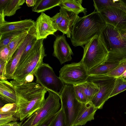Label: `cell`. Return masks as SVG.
I'll return each instance as SVG.
<instances>
[{
	"label": "cell",
	"mask_w": 126,
	"mask_h": 126,
	"mask_svg": "<svg viewBox=\"0 0 126 126\" xmlns=\"http://www.w3.org/2000/svg\"><path fill=\"white\" fill-rule=\"evenodd\" d=\"M10 82L15 90L17 109L20 121L28 118L42 106L47 91L36 82Z\"/></svg>",
	"instance_id": "obj_1"
},
{
	"label": "cell",
	"mask_w": 126,
	"mask_h": 126,
	"mask_svg": "<svg viewBox=\"0 0 126 126\" xmlns=\"http://www.w3.org/2000/svg\"><path fill=\"white\" fill-rule=\"evenodd\" d=\"M106 25L99 12L78 18L73 26L71 40L75 47H84L95 36H99Z\"/></svg>",
	"instance_id": "obj_2"
},
{
	"label": "cell",
	"mask_w": 126,
	"mask_h": 126,
	"mask_svg": "<svg viewBox=\"0 0 126 126\" xmlns=\"http://www.w3.org/2000/svg\"><path fill=\"white\" fill-rule=\"evenodd\" d=\"M101 35L108 52L105 62L121 63L126 61V39L114 27L107 24Z\"/></svg>",
	"instance_id": "obj_3"
},
{
	"label": "cell",
	"mask_w": 126,
	"mask_h": 126,
	"mask_svg": "<svg viewBox=\"0 0 126 126\" xmlns=\"http://www.w3.org/2000/svg\"><path fill=\"white\" fill-rule=\"evenodd\" d=\"M43 40H37L24 61L17 66L12 77L13 80L24 82L28 75L34 76L43 63L44 58L47 55L43 45Z\"/></svg>",
	"instance_id": "obj_4"
},
{
	"label": "cell",
	"mask_w": 126,
	"mask_h": 126,
	"mask_svg": "<svg viewBox=\"0 0 126 126\" xmlns=\"http://www.w3.org/2000/svg\"><path fill=\"white\" fill-rule=\"evenodd\" d=\"M81 61L88 71L105 62L108 52L101 35L93 37L83 47Z\"/></svg>",
	"instance_id": "obj_5"
},
{
	"label": "cell",
	"mask_w": 126,
	"mask_h": 126,
	"mask_svg": "<svg viewBox=\"0 0 126 126\" xmlns=\"http://www.w3.org/2000/svg\"><path fill=\"white\" fill-rule=\"evenodd\" d=\"M60 97L67 126H73L83 105L76 98L74 85L65 84Z\"/></svg>",
	"instance_id": "obj_6"
},
{
	"label": "cell",
	"mask_w": 126,
	"mask_h": 126,
	"mask_svg": "<svg viewBox=\"0 0 126 126\" xmlns=\"http://www.w3.org/2000/svg\"><path fill=\"white\" fill-rule=\"evenodd\" d=\"M34 76L36 83L60 96L65 84L55 75L53 68L48 64L43 63L38 69Z\"/></svg>",
	"instance_id": "obj_7"
},
{
	"label": "cell",
	"mask_w": 126,
	"mask_h": 126,
	"mask_svg": "<svg viewBox=\"0 0 126 126\" xmlns=\"http://www.w3.org/2000/svg\"><path fill=\"white\" fill-rule=\"evenodd\" d=\"M48 95L42 106L35 111L21 126H35L45 118L55 114L60 109V96L56 94L48 91Z\"/></svg>",
	"instance_id": "obj_8"
},
{
	"label": "cell",
	"mask_w": 126,
	"mask_h": 126,
	"mask_svg": "<svg viewBox=\"0 0 126 126\" xmlns=\"http://www.w3.org/2000/svg\"><path fill=\"white\" fill-rule=\"evenodd\" d=\"M116 78L107 75L102 76H89L87 81L96 85L99 90L91 102L98 109H102L105 102L109 98L114 87Z\"/></svg>",
	"instance_id": "obj_9"
},
{
	"label": "cell",
	"mask_w": 126,
	"mask_h": 126,
	"mask_svg": "<svg viewBox=\"0 0 126 126\" xmlns=\"http://www.w3.org/2000/svg\"><path fill=\"white\" fill-rule=\"evenodd\" d=\"M88 71L80 61L64 65L60 69L59 77L65 84L79 85L87 81Z\"/></svg>",
	"instance_id": "obj_10"
},
{
	"label": "cell",
	"mask_w": 126,
	"mask_h": 126,
	"mask_svg": "<svg viewBox=\"0 0 126 126\" xmlns=\"http://www.w3.org/2000/svg\"><path fill=\"white\" fill-rule=\"evenodd\" d=\"M59 11V13L51 17L53 25L57 30L71 38L73 26L79 16L61 7Z\"/></svg>",
	"instance_id": "obj_11"
},
{
	"label": "cell",
	"mask_w": 126,
	"mask_h": 126,
	"mask_svg": "<svg viewBox=\"0 0 126 126\" xmlns=\"http://www.w3.org/2000/svg\"><path fill=\"white\" fill-rule=\"evenodd\" d=\"M107 24L119 31L126 28V12L119 9L111 7L101 9L99 12Z\"/></svg>",
	"instance_id": "obj_12"
},
{
	"label": "cell",
	"mask_w": 126,
	"mask_h": 126,
	"mask_svg": "<svg viewBox=\"0 0 126 126\" xmlns=\"http://www.w3.org/2000/svg\"><path fill=\"white\" fill-rule=\"evenodd\" d=\"M36 36L35 25L30 28L23 42L7 63L6 66L7 79L12 77L20 61L23 52L31 41Z\"/></svg>",
	"instance_id": "obj_13"
},
{
	"label": "cell",
	"mask_w": 126,
	"mask_h": 126,
	"mask_svg": "<svg viewBox=\"0 0 126 126\" xmlns=\"http://www.w3.org/2000/svg\"><path fill=\"white\" fill-rule=\"evenodd\" d=\"M53 49V55L58 60L61 64L72 60L71 55L73 54L64 35L56 36Z\"/></svg>",
	"instance_id": "obj_14"
},
{
	"label": "cell",
	"mask_w": 126,
	"mask_h": 126,
	"mask_svg": "<svg viewBox=\"0 0 126 126\" xmlns=\"http://www.w3.org/2000/svg\"><path fill=\"white\" fill-rule=\"evenodd\" d=\"M36 37L37 40L44 39L50 35H54L57 31L51 17L44 12L41 13L35 22Z\"/></svg>",
	"instance_id": "obj_15"
},
{
	"label": "cell",
	"mask_w": 126,
	"mask_h": 126,
	"mask_svg": "<svg viewBox=\"0 0 126 126\" xmlns=\"http://www.w3.org/2000/svg\"><path fill=\"white\" fill-rule=\"evenodd\" d=\"M98 109L91 102L83 103L82 107L74 123L73 126L84 125L88 122L94 120V114Z\"/></svg>",
	"instance_id": "obj_16"
},
{
	"label": "cell",
	"mask_w": 126,
	"mask_h": 126,
	"mask_svg": "<svg viewBox=\"0 0 126 126\" xmlns=\"http://www.w3.org/2000/svg\"><path fill=\"white\" fill-rule=\"evenodd\" d=\"M35 24V22L31 19L12 22L6 21L0 25V33L13 31L29 30Z\"/></svg>",
	"instance_id": "obj_17"
},
{
	"label": "cell",
	"mask_w": 126,
	"mask_h": 126,
	"mask_svg": "<svg viewBox=\"0 0 126 126\" xmlns=\"http://www.w3.org/2000/svg\"><path fill=\"white\" fill-rule=\"evenodd\" d=\"M0 97L8 103H15L16 92L12 84L7 80L0 79Z\"/></svg>",
	"instance_id": "obj_18"
},
{
	"label": "cell",
	"mask_w": 126,
	"mask_h": 126,
	"mask_svg": "<svg viewBox=\"0 0 126 126\" xmlns=\"http://www.w3.org/2000/svg\"><path fill=\"white\" fill-rule=\"evenodd\" d=\"M120 63L105 62L88 71L89 76L107 75L117 66Z\"/></svg>",
	"instance_id": "obj_19"
},
{
	"label": "cell",
	"mask_w": 126,
	"mask_h": 126,
	"mask_svg": "<svg viewBox=\"0 0 126 126\" xmlns=\"http://www.w3.org/2000/svg\"><path fill=\"white\" fill-rule=\"evenodd\" d=\"M82 2L81 0H62L59 6L77 15H78L80 13H82L84 15H86V9L82 6Z\"/></svg>",
	"instance_id": "obj_20"
},
{
	"label": "cell",
	"mask_w": 126,
	"mask_h": 126,
	"mask_svg": "<svg viewBox=\"0 0 126 126\" xmlns=\"http://www.w3.org/2000/svg\"><path fill=\"white\" fill-rule=\"evenodd\" d=\"M96 11L99 12L102 9L109 7L121 9L126 12V6L122 0H94Z\"/></svg>",
	"instance_id": "obj_21"
},
{
	"label": "cell",
	"mask_w": 126,
	"mask_h": 126,
	"mask_svg": "<svg viewBox=\"0 0 126 126\" xmlns=\"http://www.w3.org/2000/svg\"><path fill=\"white\" fill-rule=\"evenodd\" d=\"M62 0H37L35 5L32 7L34 12L43 13L55 6H59Z\"/></svg>",
	"instance_id": "obj_22"
},
{
	"label": "cell",
	"mask_w": 126,
	"mask_h": 126,
	"mask_svg": "<svg viewBox=\"0 0 126 126\" xmlns=\"http://www.w3.org/2000/svg\"><path fill=\"white\" fill-rule=\"evenodd\" d=\"M79 85L82 88L88 102H91L99 90V87L96 85L87 81Z\"/></svg>",
	"instance_id": "obj_23"
},
{
	"label": "cell",
	"mask_w": 126,
	"mask_h": 126,
	"mask_svg": "<svg viewBox=\"0 0 126 126\" xmlns=\"http://www.w3.org/2000/svg\"><path fill=\"white\" fill-rule=\"evenodd\" d=\"M29 30L17 36L9 44V53L7 63L10 59L14 53L23 42Z\"/></svg>",
	"instance_id": "obj_24"
},
{
	"label": "cell",
	"mask_w": 126,
	"mask_h": 126,
	"mask_svg": "<svg viewBox=\"0 0 126 126\" xmlns=\"http://www.w3.org/2000/svg\"><path fill=\"white\" fill-rule=\"evenodd\" d=\"M25 0H10L4 10L5 16H10L14 15L17 10L20 9L25 2Z\"/></svg>",
	"instance_id": "obj_25"
},
{
	"label": "cell",
	"mask_w": 126,
	"mask_h": 126,
	"mask_svg": "<svg viewBox=\"0 0 126 126\" xmlns=\"http://www.w3.org/2000/svg\"><path fill=\"white\" fill-rule=\"evenodd\" d=\"M28 30L13 31L0 34V48L9 44L14 39Z\"/></svg>",
	"instance_id": "obj_26"
},
{
	"label": "cell",
	"mask_w": 126,
	"mask_h": 126,
	"mask_svg": "<svg viewBox=\"0 0 126 126\" xmlns=\"http://www.w3.org/2000/svg\"><path fill=\"white\" fill-rule=\"evenodd\" d=\"M126 90V80L120 76L116 78L113 89L109 98Z\"/></svg>",
	"instance_id": "obj_27"
},
{
	"label": "cell",
	"mask_w": 126,
	"mask_h": 126,
	"mask_svg": "<svg viewBox=\"0 0 126 126\" xmlns=\"http://www.w3.org/2000/svg\"><path fill=\"white\" fill-rule=\"evenodd\" d=\"M49 126H67L62 108L55 115Z\"/></svg>",
	"instance_id": "obj_28"
},
{
	"label": "cell",
	"mask_w": 126,
	"mask_h": 126,
	"mask_svg": "<svg viewBox=\"0 0 126 126\" xmlns=\"http://www.w3.org/2000/svg\"><path fill=\"white\" fill-rule=\"evenodd\" d=\"M19 119L17 113H0V126Z\"/></svg>",
	"instance_id": "obj_29"
},
{
	"label": "cell",
	"mask_w": 126,
	"mask_h": 126,
	"mask_svg": "<svg viewBox=\"0 0 126 126\" xmlns=\"http://www.w3.org/2000/svg\"><path fill=\"white\" fill-rule=\"evenodd\" d=\"M126 70V61L121 63L119 64L107 75L116 78L120 76Z\"/></svg>",
	"instance_id": "obj_30"
},
{
	"label": "cell",
	"mask_w": 126,
	"mask_h": 126,
	"mask_svg": "<svg viewBox=\"0 0 126 126\" xmlns=\"http://www.w3.org/2000/svg\"><path fill=\"white\" fill-rule=\"evenodd\" d=\"M74 85L75 96L77 100L82 103L88 102L84 92L79 85Z\"/></svg>",
	"instance_id": "obj_31"
},
{
	"label": "cell",
	"mask_w": 126,
	"mask_h": 126,
	"mask_svg": "<svg viewBox=\"0 0 126 126\" xmlns=\"http://www.w3.org/2000/svg\"><path fill=\"white\" fill-rule=\"evenodd\" d=\"M37 40V39L36 36L31 41L27 46L23 52L17 66L20 64L24 61L29 52L35 44Z\"/></svg>",
	"instance_id": "obj_32"
},
{
	"label": "cell",
	"mask_w": 126,
	"mask_h": 126,
	"mask_svg": "<svg viewBox=\"0 0 126 126\" xmlns=\"http://www.w3.org/2000/svg\"><path fill=\"white\" fill-rule=\"evenodd\" d=\"M0 113H17L18 114L16 103H8L5 104L0 108Z\"/></svg>",
	"instance_id": "obj_33"
},
{
	"label": "cell",
	"mask_w": 126,
	"mask_h": 126,
	"mask_svg": "<svg viewBox=\"0 0 126 126\" xmlns=\"http://www.w3.org/2000/svg\"><path fill=\"white\" fill-rule=\"evenodd\" d=\"M9 53L8 44L0 48V60L7 62Z\"/></svg>",
	"instance_id": "obj_34"
},
{
	"label": "cell",
	"mask_w": 126,
	"mask_h": 126,
	"mask_svg": "<svg viewBox=\"0 0 126 126\" xmlns=\"http://www.w3.org/2000/svg\"><path fill=\"white\" fill-rule=\"evenodd\" d=\"M6 62L0 60V79L7 80L6 66Z\"/></svg>",
	"instance_id": "obj_35"
},
{
	"label": "cell",
	"mask_w": 126,
	"mask_h": 126,
	"mask_svg": "<svg viewBox=\"0 0 126 126\" xmlns=\"http://www.w3.org/2000/svg\"><path fill=\"white\" fill-rule=\"evenodd\" d=\"M55 114L47 117L35 126H49Z\"/></svg>",
	"instance_id": "obj_36"
},
{
	"label": "cell",
	"mask_w": 126,
	"mask_h": 126,
	"mask_svg": "<svg viewBox=\"0 0 126 126\" xmlns=\"http://www.w3.org/2000/svg\"><path fill=\"white\" fill-rule=\"evenodd\" d=\"M10 0H0V14L4 13V10Z\"/></svg>",
	"instance_id": "obj_37"
},
{
	"label": "cell",
	"mask_w": 126,
	"mask_h": 126,
	"mask_svg": "<svg viewBox=\"0 0 126 126\" xmlns=\"http://www.w3.org/2000/svg\"><path fill=\"white\" fill-rule=\"evenodd\" d=\"M37 0H26L25 2L28 7H33L36 4Z\"/></svg>",
	"instance_id": "obj_38"
},
{
	"label": "cell",
	"mask_w": 126,
	"mask_h": 126,
	"mask_svg": "<svg viewBox=\"0 0 126 126\" xmlns=\"http://www.w3.org/2000/svg\"><path fill=\"white\" fill-rule=\"evenodd\" d=\"M34 78L33 75H29L25 78L24 82H32L34 80Z\"/></svg>",
	"instance_id": "obj_39"
},
{
	"label": "cell",
	"mask_w": 126,
	"mask_h": 126,
	"mask_svg": "<svg viewBox=\"0 0 126 126\" xmlns=\"http://www.w3.org/2000/svg\"><path fill=\"white\" fill-rule=\"evenodd\" d=\"M118 32L123 37L126 39V28Z\"/></svg>",
	"instance_id": "obj_40"
},
{
	"label": "cell",
	"mask_w": 126,
	"mask_h": 126,
	"mask_svg": "<svg viewBox=\"0 0 126 126\" xmlns=\"http://www.w3.org/2000/svg\"><path fill=\"white\" fill-rule=\"evenodd\" d=\"M12 126H21L22 124L23 121L20 122H18L16 121L12 122Z\"/></svg>",
	"instance_id": "obj_41"
},
{
	"label": "cell",
	"mask_w": 126,
	"mask_h": 126,
	"mask_svg": "<svg viewBox=\"0 0 126 126\" xmlns=\"http://www.w3.org/2000/svg\"><path fill=\"white\" fill-rule=\"evenodd\" d=\"M12 122H11L7 123L6 124L4 125L1 126H12Z\"/></svg>",
	"instance_id": "obj_42"
},
{
	"label": "cell",
	"mask_w": 126,
	"mask_h": 126,
	"mask_svg": "<svg viewBox=\"0 0 126 126\" xmlns=\"http://www.w3.org/2000/svg\"><path fill=\"white\" fill-rule=\"evenodd\" d=\"M124 79L126 77V70L121 76Z\"/></svg>",
	"instance_id": "obj_43"
},
{
	"label": "cell",
	"mask_w": 126,
	"mask_h": 126,
	"mask_svg": "<svg viewBox=\"0 0 126 126\" xmlns=\"http://www.w3.org/2000/svg\"><path fill=\"white\" fill-rule=\"evenodd\" d=\"M124 79L126 80V77L124 78Z\"/></svg>",
	"instance_id": "obj_44"
},
{
	"label": "cell",
	"mask_w": 126,
	"mask_h": 126,
	"mask_svg": "<svg viewBox=\"0 0 126 126\" xmlns=\"http://www.w3.org/2000/svg\"><path fill=\"white\" fill-rule=\"evenodd\" d=\"M125 113H126V112H125Z\"/></svg>",
	"instance_id": "obj_45"
}]
</instances>
